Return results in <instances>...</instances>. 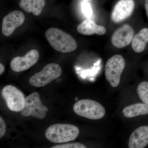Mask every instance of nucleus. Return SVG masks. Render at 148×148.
Wrapping results in <instances>:
<instances>
[{
	"mask_svg": "<svg viewBox=\"0 0 148 148\" xmlns=\"http://www.w3.org/2000/svg\"><path fill=\"white\" fill-rule=\"evenodd\" d=\"M61 73L62 70L60 66L55 63H51L47 64L41 71L32 76L29 83L36 87H43L58 78Z\"/></svg>",
	"mask_w": 148,
	"mask_h": 148,
	"instance_id": "obj_5",
	"label": "nucleus"
},
{
	"mask_svg": "<svg viewBox=\"0 0 148 148\" xmlns=\"http://www.w3.org/2000/svg\"><path fill=\"white\" fill-rule=\"evenodd\" d=\"M83 1H91V0H83Z\"/></svg>",
	"mask_w": 148,
	"mask_h": 148,
	"instance_id": "obj_23",
	"label": "nucleus"
},
{
	"mask_svg": "<svg viewBox=\"0 0 148 148\" xmlns=\"http://www.w3.org/2000/svg\"><path fill=\"white\" fill-rule=\"evenodd\" d=\"M45 37L51 47L57 51L67 53L77 47V42L72 36L56 28H51L45 33Z\"/></svg>",
	"mask_w": 148,
	"mask_h": 148,
	"instance_id": "obj_1",
	"label": "nucleus"
},
{
	"mask_svg": "<svg viewBox=\"0 0 148 148\" xmlns=\"http://www.w3.org/2000/svg\"><path fill=\"white\" fill-rule=\"evenodd\" d=\"M148 145V126H141L135 130L130 137V148H144Z\"/></svg>",
	"mask_w": 148,
	"mask_h": 148,
	"instance_id": "obj_12",
	"label": "nucleus"
},
{
	"mask_svg": "<svg viewBox=\"0 0 148 148\" xmlns=\"http://www.w3.org/2000/svg\"><path fill=\"white\" fill-rule=\"evenodd\" d=\"M39 54L36 50L32 49L24 56L13 58L10 63V67L13 71L21 72L28 70L38 62Z\"/></svg>",
	"mask_w": 148,
	"mask_h": 148,
	"instance_id": "obj_8",
	"label": "nucleus"
},
{
	"mask_svg": "<svg viewBox=\"0 0 148 148\" xmlns=\"http://www.w3.org/2000/svg\"><path fill=\"white\" fill-rule=\"evenodd\" d=\"M48 110L47 107L43 105L40 100L39 93L34 92L25 98L24 108L21 112L23 116H33L43 119L45 117Z\"/></svg>",
	"mask_w": 148,
	"mask_h": 148,
	"instance_id": "obj_6",
	"label": "nucleus"
},
{
	"mask_svg": "<svg viewBox=\"0 0 148 148\" xmlns=\"http://www.w3.org/2000/svg\"><path fill=\"white\" fill-rule=\"evenodd\" d=\"M5 123L2 117H0V138L4 137L5 135Z\"/></svg>",
	"mask_w": 148,
	"mask_h": 148,
	"instance_id": "obj_20",
	"label": "nucleus"
},
{
	"mask_svg": "<svg viewBox=\"0 0 148 148\" xmlns=\"http://www.w3.org/2000/svg\"><path fill=\"white\" fill-rule=\"evenodd\" d=\"M123 114L127 118H132L148 114V104L136 103L129 105L124 108Z\"/></svg>",
	"mask_w": 148,
	"mask_h": 148,
	"instance_id": "obj_16",
	"label": "nucleus"
},
{
	"mask_svg": "<svg viewBox=\"0 0 148 148\" xmlns=\"http://www.w3.org/2000/svg\"><path fill=\"white\" fill-rule=\"evenodd\" d=\"M145 8L146 14L148 18V0L145 1Z\"/></svg>",
	"mask_w": 148,
	"mask_h": 148,
	"instance_id": "obj_21",
	"label": "nucleus"
},
{
	"mask_svg": "<svg viewBox=\"0 0 148 148\" xmlns=\"http://www.w3.org/2000/svg\"><path fill=\"white\" fill-rule=\"evenodd\" d=\"M51 148H86L84 145L79 143H69L64 145H57L51 147Z\"/></svg>",
	"mask_w": 148,
	"mask_h": 148,
	"instance_id": "obj_19",
	"label": "nucleus"
},
{
	"mask_svg": "<svg viewBox=\"0 0 148 148\" xmlns=\"http://www.w3.org/2000/svg\"><path fill=\"white\" fill-rule=\"evenodd\" d=\"M1 95L10 110L18 112L24 109L25 97L16 87L10 85L6 86L2 90Z\"/></svg>",
	"mask_w": 148,
	"mask_h": 148,
	"instance_id": "obj_7",
	"label": "nucleus"
},
{
	"mask_svg": "<svg viewBox=\"0 0 148 148\" xmlns=\"http://www.w3.org/2000/svg\"><path fill=\"white\" fill-rule=\"evenodd\" d=\"M45 5V0H21L19 6L27 13L38 16Z\"/></svg>",
	"mask_w": 148,
	"mask_h": 148,
	"instance_id": "obj_14",
	"label": "nucleus"
},
{
	"mask_svg": "<svg viewBox=\"0 0 148 148\" xmlns=\"http://www.w3.org/2000/svg\"><path fill=\"white\" fill-rule=\"evenodd\" d=\"M5 71V67L2 64H0V75L3 73Z\"/></svg>",
	"mask_w": 148,
	"mask_h": 148,
	"instance_id": "obj_22",
	"label": "nucleus"
},
{
	"mask_svg": "<svg viewBox=\"0 0 148 148\" xmlns=\"http://www.w3.org/2000/svg\"><path fill=\"white\" fill-rule=\"evenodd\" d=\"M137 92L143 103L148 104V82L140 83L137 87Z\"/></svg>",
	"mask_w": 148,
	"mask_h": 148,
	"instance_id": "obj_17",
	"label": "nucleus"
},
{
	"mask_svg": "<svg viewBox=\"0 0 148 148\" xmlns=\"http://www.w3.org/2000/svg\"><path fill=\"white\" fill-rule=\"evenodd\" d=\"M134 8V0H120L115 5L112 12V21L116 23L124 21L132 14Z\"/></svg>",
	"mask_w": 148,
	"mask_h": 148,
	"instance_id": "obj_11",
	"label": "nucleus"
},
{
	"mask_svg": "<svg viewBox=\"0 0 148 148\" xmlns=\"http://www.w3.org/2000/svg\"><path fill=\"white\" fill-rule=\"evenodd\" d=\"M148 43V28H143L133 37L132 41V49L140 53L145 50Z\"/></svg>",
	"mask_w": 148,
	"mask_h": 148,
	"instance_id": "obj_15",
	"label": "nucleus"
},
{
	"mask_svg": "<svg viewBox=\"0 0 148 148\" xmlns=\"http://www.w3.org/2000/svg\"><path fill=\"white\" fill-rule=\"evenodd\" d=\"M73 110L79 116L90 120L101 119L106 114V110L102 105L89 99L77 101L74 104Z\"/></svg>",
	"mask_w": 148,
	"mask_h": 148,
	"instance_id": "obj_3",
	"label": "nucleus"
},
{
	"mask_svg": "<svg viewBox=\"0 0 148 148\" xmlns=\"http://www.w3.org/2000/svg\"><path fill=\"white\" fill-rule=\"evenodd\" d=\"M134 34L132 27L129 24H124L114 32L111 38V42L115 47L122 48L132 42Z\"/></svg>",
	"mask_w": 148,
	"mask_h": 148,
	"instance_id": "obj_9",
	"label": "nucleus"
},
{
	"mask_svg": "<svg viewBox=\"0 0 148 148\" xmlns=\"http://www.w3.org/2000/svg\"><path fill=\"white\" fill-rule=\"evenodd\" d=\"M77 30L81 34L85 36H91L95 34L103 35L106 33L105 27L99 26L90 19H86L83 21L77 27Z\"/></svg>",
	"mask_w": 148,
	"mask_h": 148,
	"instance_id": "obj_13",
	"label": "nucleus"
},
{
	"mask_svg": "<svg viewBox=\"0 0 148 148\" xmlns=\"http://www.w3.org/2000/svg\"><path fill=\"white\" fill-rule=\"evenodd\" d=\"M125 66L124 58L119 54L113 56L106 62L105 76L112 87H116L119 85L121 76Z\"/></svg>",
	"mask_w": 148,
	"mask_h": 148,
	"instance_id": "obj_4",
	"label": "nucleus"
},
{
	"mask_svg": "<svg viewBox=\"0 0 148 148\" xmlns=\"http://www.w3.org/2000/svg\"><path fill=\"white\" fill-rule=\"evenodd\" d=\"M24 13L20 11L12 12L3 18L2 32L5 36H10L17 27H20L25 21Z\"/></svg>",
	"mask_w": 148,
	"mask_h": 148,
	"instance_id": "obj_10",
	"label": "nucleus"
},
{
	"mask_svg": "<svg viewBox=\"0 0 148 148\" xmlns=\"http://www.w3.org/2000/svg\"><path fill=\"white\" fill-rule=\"evenodd\" d=\"M79 133V129L76 126L57 123L49 126L45 135L47 139L52 143H62L75 140Z\"/></svg>",
	"mask_w": 148,
	"mask_h": 148,
	"instance_id": "obj_2",
	"label": "nucleus"
},
{
	"mask_svg": "<svg viewBox=\"0 0 148 148\" xmlns=\"http://www.w3.org/2000/svg\"><path fill=\"white\" fill-rule=\"evenodd\" d=\"M82 10L86 16L90 18L92 15V10L90 3L88 1H83L81 4Z\"/></svg>",
	"mask_w": 148,
	"mask_h": 148,
	"instance_id": "obj_18",
	"label": "nucleus"
}]
</instances>
